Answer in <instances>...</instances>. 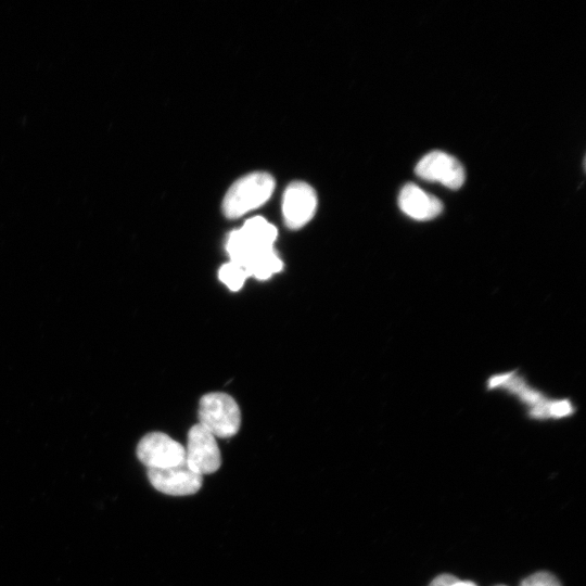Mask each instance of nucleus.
Here are the masks:
<instances>
[{
    "label": "nucleus",
    "instance_id": "nucleus-6",
    "mask_svg": "<svg viewBox=\"0 0 586 586\" xmlns=\"http://www.w3.org/2000/svg\"><path fill=\"white\" fill-rule=\"evenodd\" d=\"M148 479L156 491L171 496L195 494L203 484V476L192 471L186 461L166 469H148Z\"/></svg>",
    "mask_w": 586,
    "mask_h": 586
},
{
    "label": "nucleus",
    "instance_id": "nucleus-8",
    "mask_svg": "<svg viewBox=\"0 0 586 586\" xmlns=\"http://www.w3.org/2000/svg\"><path fill=\"white\" fill-rule=\"evenodd\" d=\"M504 385L515 392L525 403L532 406L531 415L535 418L546 417H562L570 415L573 411L571 404L568 400L547 402L542 395L528 388L519 379H512V374L498 375L491 380L489 386Z\"/></svg>",
    "mask_w": 586,
    "mask_h": 586
},
{
    "label": "nucleus",
    "instance_id": "nucleus-15",
    "mask_svg": "<svg viewBox=\"0 0 586 586\" xmlns=\"http://www.w3.org/2000/svg\"><path fill=\"white\" fill-rule=\"evenodd\" d=\"M450 586H476V584H474L471 581H460V579H458L457 582H455Z\"/></svg>",
    "mask_w": 586,
    "mask_h": 586
},
{
    "label": "nucleus",
    "instance_id": "nucleus-13",
    "mask_svg": "<svg viewBox=\"0 0 586 586\" xmlns=\"http://www.w3.org/2000/svg\"><path fill=\"white\" fill-rule=\"evenodd\" d=\"M520 586H561V584L551 573L537 572L526 577Z\"/></svg>",
    "mask_w": 586,
    "mask_h": 586
},
{
    "label": "nucleus",
    "instance_id": "nucleus-2",
    "mask_svg": "<svg viewBox=\"0 0 586 586\" xmlns=\"http://www.w3.org/2000/svg\"><path fill=\"white\" fill-rule=\"evenodd\" d=\"M199 420L215 437L227 438L237 434L241 424V412L235 400L225 393L204 395L199 405Z\"/></svg>",
    "mask_w": 586,
    "mask_h": 586
},
{
    "label": "nucleus",
    "instance_id": "nucleus-7",
    "mask_svg": "<svg viewBox=\"0 0 586 586\" xmlns=\"http://www.w3.org/2000/svg\"><path fill=\"white\" fill-rule=\"evenodd\" d=\"M316 206L317 196L309 184L303 181L290 183L285 189L282 203L285 225L291 229L303 227L313 218Z\"/></svg>",
    "mask_w": 586,
    "mask_h": 586
},
{
    "label": "nucleus",
    "instance_id": "nucleus-10",
    "mask_svg": "<svg viewBox=\"0 0 586 586\" xmlns=\"http://www.w3.org/2000/svg\"><path fill=\"white\" fill-rule=\"evenodd\" d=\"M243 237L254 246L260 249L273 247L277 238L276 227L263 217H253L239 229Z\"/></svg>",
    "mask_w": 586,
    "mask_h": 586
},
{
    "label": "nucleus",
    "instance_id": "nucleus-14",
    "mask_svg": "<svg viewBox=\"0 0 586 586\" xmlns=\"http://www.w3.org/2000/svg\"><path fill=\"white\" fill-rule=\"evenodd\" d=\"M458 578L450 574H441L436 576L429 586H450L455 582H457Z\"/></svg>",
    "mask_w": 586,
    "mask_h": 586
},
{
    "label": "nucleus",
    "instance_id": "nucleus-11",
    "mask_svg": "<svg viewBox=\"0 0 586 586\" xmlns=\"http://www.w3.org/2000/svg\"><path fill=\"white\" fill-rule=\"evenodd\" d=\"M283 267L282 260L275 252L273 247L266 250L255 256L245 267L247 276L265 280L279 272Z\"/></svg>",
    "mask_w": 586,
    "mask_h": 586
},
{
    "label": "nucleus",
    "instance_id": "nucleus-5",
    "mask_svg": "<svg viewBox=\"0 0 586 586\" xmlns=\"http://www.w3.org/2000/svg\"><path fill=\"white\" fill-rule=\"evenodd\" d=\"M415 171L421 179L437 181L451 190L459 189L466 180L460 162L442 151L425 154L416 165Z\"/></svg>",
    "mask_w": 586,
    "mask_h": 586
},
{
    "label": "nucleus",
    "instance_id": "nucleus-1",
    "mask_svg": "<svg viewBox=\"0 0 586 586\" xmlns=\"http://www.w3.org/2000/svg\"><path fill=\"white\" fill-rule=\"evenodd\" d=\"M273 178L263 171H256L237 180L227 191L222 211L228 218L240 217L263 205L272 194Z\"/></svg>",
    "mask_w": 586,
    "mask_h": 586
},
{
    "label": "nucleus",
    "instance_id": "nucleus-4",
    "mask_svg": "<svg viewBox=\"0 0 586 586\" xmlns=\"http://www.w3.org/2000/svg\"><path fill=\"white\" fill-rule=\"evenodd\" d=\"M186 463L200 475L216 472L221 466V455L216 437L200 423L188 433Z\"/></svg>",
    "mask_w": 586,
    "mask_h": 586
},
{
    "label": "nucleus",
    "instance_id": "nucleus-3",
    "mask_svg": "<svg viewBox=\"0 0 586 586\" xmlns=\"http://www.w3.org/2000/svg\"><path fill=\"white\" fill-rule=\"evenodd\" d=\"M137 457L149 469H166L184 462L186 449L169 435L151 432L139 441Z\"/></svg>",
    "mask_w": 586,
    "mask_h": 586
},
{
    "label": "nucleus",
    "instance_id": "nucleus-12",
    "mask_svg": "<svg viewBox=\"0 0 586 586\" xmlns=\"http://www.w3.org/2000/svg\"><path fill=\"white\" fill-rule=\"evenodd\" d=\"M218 277L229 290L239 291L249 276L242 266L229 262L220 267Z\"/></svg>",
    "mask_w": 586,
    "mask_h": 586
},
{
    "label": "nucleus",
    "instance_id": "nucleus-9",
    "mask_svg": "<svg viewBox=\"0 0 586 586\" xmlns=\"http://www.w3.org/2000/svg\"><path fill=\"white\" fill-rule=\"evenodd\" d=\"M398 205L406 215L420 221L433 219L443 211L440 199L411 182L402 188L398 195Z\"/></svg>",
    "mask_w": 586,
    "mask_h": 586
}]
</instances>
